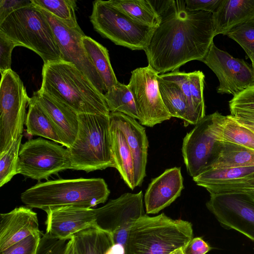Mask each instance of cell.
Wrapping results in <instances>:
<instances>
[{
	"mask_svg": "<svg viewBox=\"0 0 254 254\" xmlns=\"http://www.w3.org/2000/svg\"><path fill=\"white\" fill-rule=\"evenodd\" d=\"M150 1L161 21L144 50L148 65L159 74L201 61L216 36L213 13L189 10L185 0Z\"/></svg>",
	"mask_w": 254,
	"mask_h": 254,
	"instance_id": "cell-1",
	"label": "cell"
},
{
	"mask_svg": "<svg viewBox=\"0 0 254 254\" xmlns=\"http://www.w3.org/2000/svg\"><path fill=\"white\" fill-rule=\"evenodd\" d=\"M40 89L77 114L109 116L104 94L74 65L64 61L44 64Z\"/></svg>",
	"mask_w": 254,
	"mask_h": 254,
	"instance_id": "cell-2",
	"label": "cell"
},
{
	"mask_svg": "<svg viewBox=\"0 0 254 254\" xmlns=\"http://www.w3.org/2000/svg\"><path fill=\"white\" fill-rule=\"evenodd\" d=\"M110 193L102 178L58 179L39 182L20 195L31 208L46 211L64 206L92 208L105 202Z\"/></svg>",
	"mask_w": 254,
	"mask_h": 254,
	"instance_id": "cell-3",
	"label": "cell"
},
{
	"mask_svg": "<svg viewBox=\"0 0 254 254\" xmlns=\"http://www.w3.org/2000/svg\"><path fill=\"white\" fill-rule=\"evenodd\" d=\"M192 238L190 222L173 219L162 213L144 214L132 226L128 238L127 254H170L182 249Z\"/></svg>",
	"mask_w": 254,
	"mask_h": 254,
	"instance_id": "cell-4",
	"label": "cell"
},
{
	"mask_svg": "<svg viewBox=\"0 0 254 254\" xmlns=\"http://www.w3.org/2000/svg\"><path fill=\"white\" fill-rule=\"evenodd\" d=\"M78 129L73 145L68 148L71 169L89 173L114 167L110 135V117L77 114Z\"/></svg>",
	"mask_w": 254,
	"mask_h": 254,
	"instance_id": "cell-5",
	"label": "cell"
},
{
	"mask_svg": "<svg viewBox=\"0 0 254 254\" xmlns=\"http://www.w3.org/2000/svg\"><path fill=\"white\" fill-rule=\"evenodd\" d=\"M0 32L20 46L37 54L44 64L62 61L48 21L42 11L32 3L10 14L0 23Z\"/></svg>",
	"mask_w": 254,
	"mask_h": 254,
	"instance_id": "cell-6",
	"label": "cell"
},
{
	"mask_svg": "<svg viewBox=\"0 0 254 254\" xmlns=\"http://www.w3.org/2000/svg\"><path fill=\"white\" fill-rule=\"evenodd\" d=\"M90 20L102 37L131 50H144L156 29L135 21L108 1L101 0L93 1Z\"/></svg>",
	"mask_w": 254,
	"mask_h": 254,
	"instance_id": "cell-7",
	"label": "cell"
},
{
	"mask_svg": "<svg viewBox=\"0 0 254 254\" xmlns=\"http://www.w3.org/2000/svg\"><path fill=\"white\" fill-rule=\"evenodd\" d=\"M30 98L20 77L12 69L1 74L0 153L22 135Z\"/></svg>",
	"mask_w": 254,
	"mask_h": 254,
	"instance_id": "cell-8",
	"label": "cell"
},
{
	"mask_svg": "<svg viewBox=\"0 0 254 254\" xmlns=\"http://www.w3.org/2000/svg\"><path fill=\"white\" fill-rule=\"evenodd\" d=\"M67 169H71V161L68 148L63 145L41 137L21 145L17 174L40 181Z\"/></svg>",
	"mask_w": 254,
	"mask_h": 254,
	"instance_id": "cell-9",
	"label": "cell"
},
{
	"mask_svg": "<svg viewBox=\"0 0 254 254\" xmlns=\"http://www.w3.org/2000/svg\"><path fill=\"white\" fill-rule=\"evenodd\" d=\"M221 143L217 135L215 113L206 115L186 134L182 152L190 176L195 177L212 166L218 157Z\"/></svg>",
	"mask_w": 254,
	"mask_h": 254,
	"instance_id": "cell-10",
	"label": "cell"
},
{
	"mask_svg": "<svg viewBox=\"0 0 254 254\" xmlns=\"http://www.w3.org/2000/svg\"><path fill=\"white\" fill-rule=\"evenodd\" d=\"M157 72L149 65L131 72L128 87L139 116V123L153 127L171 118L163 102L159 89Z\"/></svg>",
	"mask_w": 254,
	"mask_h": 254,
	"instance_id": "cell-11",
	"label": "cell"
},
{
	"mask_svg": "<svg viewBox=\"0 0 254 254\" xmlns=\"http://www.w3.org/2000/svg\"><path fill=\"white\" fill-rule=\"evenodd\" d=\"M206 205L222 227L254 242V192L210 194Z\"/></svg>",
	"mask_w": 254,
	"mask_h": 254,
	"instance_id": "cell-12",
	"label": "cell"
},
{
	"mask_svg": "<svg viewBox=\"0 0 254 254\" xmlns=\"http://www.w3.org/2000/svg\"><path fill=\"white\" fill-rule=\"evenodd\" d=\"M40 9L53 30L62 60L74 65L100 92L104 94L106 90L104 83L84 48L82 38L85 35L81 29L70 28L48 12Z\"/></svg>",
	"mask_w": 254,
	"mask_h": 254,
	"instance_id": "cell-13",
	"label": "cell"
},
{
	"mask_svg": "<svg viewBox=\"0 0 254 254\" xmlns=\"http://www.w3.org/2000/svg\"><path fill=\"white\" fill-rule=\"evenodd\" d=\"M201 62L216 74L219 81L217 92L233 96L254 85V72L243 60L235 58L217 48L214 42Z\"/></svg>",
	"mask_w": 254,
	"mask_h": 254,
	"instance_id": "cell-14",
	"label": "cell"
},
{
	"mask_svg": "<svg viewBox=\"0 0 254 254\" xmlns=\"http://www.w3.org/2000/svg\"><path fill=\"white\" fill-rule=\"evenodd\" d=\"M192 179L210 194L254 192V166L210 169Z\"/></svg>",
	"mask_w": 254,
	"mask_h": 254,
	"instance_id": "cell-15",
	"label": "cell"
},
{
	"mask_svg": "<svg viewBox=\"0 0 254 254\" xmlns=\"http://www.w3.org/2000/svg\"><path fill=\"white\" fill-rule=\"evenodd\" d=\"M46 233L54 238L70 239L75 234L96 226L95 209L64 206L45 211Z\"/></svg>",
	"mask_w": 254,
	"mask_h": 254,
	"instance_id": "cell-16",
	"label": "cell"
},
{
	"mask_svg": "<svg viewBox=\"0 0 254 254\" xmlns=\"http://www.w3.org/2000/svg\"><path fill=\"white\" fill-rule=\"evenodd\" d=\"M95 211L96 226L108 233L128 222H136L145 214L142 191L123 193Z\"/></svg>",
	"mask_w": 254,
	"mask_h": 254,
	"instance_id": "cell-17",
	"label": "cell"
},
{
	"mask_svg": "<svg viewBox=\"0 0 254 254\" xmlns=\"http://www.w3.org/2000/svg\"><path fill=\"white\" fill-rule=\"evenodd\" d=\"M110 120L124 134L131 153L135 187L140 186L146 176L148 141L145 129L139 123L121 113L110 112Z\"/></svg>",
	"mask_w": 254,
	"mask_h": 254,
	"instance_id": "cell-18",
	"label": "cell"
},
{
	"mask_svg": "<svg viewBox=\"0 0 254 254\" xmlns=\"http://www.w3.org/2000/svg\"><path fill=\"white\" fill-rule=\"evenodd\" d=\"M183 189L181 168L166 169L148 185L144 195L146 213L156 214L169 206L180 196Z\"/></svg>",
	"mask_w": 254,
	"mask_h": 254,
	"instance_id": "cell-19",
	"label": "cell"
},
{
	"mask_svg": "<svg viewBox=\"0 0 254 254\" xmlns=\"http://www.w3.org/2000/svg\"><path fill=\"white\" fill-rule=\"evenodd\" d=\"M41 233L37 213L27 206L0 214V252L34 234Z\"/></svg>",
	"mask_w": 254,
	"mask_h": 254,
	"instance_id": "cell-20",
	"label": "cell"
},
{
	"mask_svg": "<svg viewBox=\"0 0 254 254\" xmlns=\"http://www.w3.org/2000/svg\"><path fill=\"white\" fill-rule=\"evenodd\" d=\"M33 97L51 120L62 141V145L69 148L77 134V114L48 94L40 89L34 92Z\"/></svg>",
	"mask_w": 254,
	"mask_h": 254,
	"instance_id": "cell-21",
	"label": "cell"
},
{
	"mask_svg": "<svg viewBox=\"0 0 254 254\" xmlns=\"http://www.w3.org/2000/svg\"><path fill=\"white\" fill-rule=\"evenodd\" d=\"M213 15L216 36L226 35L235 27L254 21V0H222Z\"/></svg>",
	"mask_w": 254,
	"mask_h": 254,
	"instance_id": "cell-22",
	"label": "cell"
},
{
	"mask_svg": "<svg viewBox=\"0 0 254 254\" xmlns=\"http://www.w3.org/2000/svg\"><path fill=\"white\" fill-rule=\"evenodd\" d=\"M72 237L77 254H121L111 234L97 226L82 230Z\"/></svg>",
	"mask_w": 254,
	"mask_h": 254,
	"instance_id": "cell-23",
	"label": "cell"
},
{
	"mask_svg": "<svg viewBox=\"0 0 254 254\" xmlns=\"http://www.w3.org/2000/svg\"><path fill=\"white\" fill-rule=\"evenodd\" d=\"M110 135L115 168L118 171L126 184L133 190L136 187L132 156L124 134L111 120Z\"/></svg>",
	"mask_w": 254,
	"mask_h": 254,
	"instance_id": "cell-24",
	"label": "cell"
},
{
	"mask_svg": "<svg viewBox=\"0 0 254 254\" xmlns=\"http://www.w3.org/2000/svg\"><path fill=\"white\" fill-rule=\"evenodd\" d=\"M158 83L163 102L171 117L182 119L185 127L195 125L198 122L179 87L161 79L159 75Z\"/></svg>",
	"mask_w": 254,
	"mask_h": 254,
	"instance_id": "cell-25",
	"label": "cell"
},
{
	"mask_svg": "<svg viewBox=\"0 0 254 254\" xmlns=\"http://www.w3.org/2000/svg\"><path fill=\"white\" fill-rule=\"evenodd\" d=\"M216 132L220 141L236 144L254 150V132L240 125L231 115L216 112Z\"/></svg>",
	"mask_w": 254,
	"mask_h": 254,
	"instance_id": "cell-26",
	"label": "cell"
},
{
	"mask_svg": "<svg viewBox=\"0 0 254 254\" xmlns=\"http://www.w3.org/2000/svg\"><path fill=\"white\" fill-rule=\"evenodd\" d=\"M25 125L28 134L43 137L62 144L51 120L33 97L30 98Z\"/></svg>",
	"mask_w": 254,
	"mask_h": 254,
	"instance_id": "cell-27",
	"label": "cell"
},
{
	"mask_svg": "<svg viewBox=\"0 0 254 254\" xmlns=\"http://www.w3.org/2000/svg\"><path fill=\"white\" fill-rule=\"evenodd\" d=\"M82 43L107 91L118 82L111 64L108 51L101 44L86 35L82 38Z\"/></svg>",
	"mask_w": 254,
	"mask_h": 254,
	"instance_id": "cell-28",
	"label": "cell"
},
{
	"mask_svg": "<svg viewBox=\"0 0 254 254\" xmlns=\"http://www.w3.org/2000/svg\"><path fill=\"white\" fill-rule=\"evenodd\" d=\"M108 3L135 21L157 28L160 17L150 0H110Z\"/></svg>",
	"mask_w": 254,
	"mask_h": 254,
	"instance_id": "cell-29",
	"label": "cell"
},
{
	"mask_svg": "<svg viewBox=\"0 0 254 254\" xmlns=\"http://www.w3.org/2000/svg\"><path fill=\"white\" fill-rule=\"evenodd\" d=\"M250 166H254V150L221 141L218 157L209 169Z\"/></svg>",
	"mask_w": 254,
	"mask_h": 254,
	"instance_id": "cell-30",
	"label": "cell"
},
{
	"mask_svg": "<svg viewBox=\"0 0 254 254\" xmlns=\"http://www.w3.org/2000/svg\"><path fill=\"white\" fill-rule=\"evenodd\" d=\"M110 112H119L134 119L139 120L134 98L127 85L118 82L104 94Z\"/></svg>",
	"mask_w": 254,
	"mask_h": 254,
	"instance_id": "cell-31",
	"label": "cell"
},
{
	"mask_svg": "<svg viewBox=\"0 0 254 254\" xmlns=\"http://www.w3.org/2000/svg\"><path fill=\"white\" fill-rule=\"evenodd\" d=\"M37 7L48 12L67 26L72 28L80 27L76 20L74 0H31Z\"/></svg>",
	"mask_w": 254,
	"mask_h": 254,
	"instance_id": "cell-32",
	"label": "cell"
},
{
	"mask_svg": "<svg viewBox=\"0 0 254 254\" xmlns=\"http://www.w3.org/2000/svg\"><path fill=\"white\" fill-rule=\"evenodd\" d=\"M22 135L7 150L0 153V187L9 182L17 174L18 154Z\"/></svg>",
	"mask_w": 254,
	"mask_h": 254,
	"instance_id": "cell-33",
	"label": "cell"
},
{
	"mask_svg": "<svg viewBox=\"0 0 254 254\" xmlns=\"http://www.w3.org/2000/svg\"><path fill=\"white\" fill-rule=\"evenodd\" d=\"M232 116L238 118L254 117V85L250 86L229 101Z\"/></svg>",
	"mask_w": 254,
	"mask_h": 254,
	"instance_id": "cell-34",
	"label": "cell"
},
{
	"mask_svg": "<svg viewBox=\"0 0 254 254\" xmlns=\"http://www.w3.org/2000/svg\"><path fill=\"white\" fill-rule=\"evenodd\" d=\"M190 89L193 109L198 122L205 115L203 97L204 75L200 70L189 72Z\"/></svg>",
	"mask_w": 254,
	"mask_h": 254,
	"instance_id": "cell-35",
	"label": "cell"
},
{
	"mask_svg": "<svg viewBox=\"0 0 254 254\" xmlns=\"http://www.w3.org/2000/svg\"><path fill=\"white\" fill-rule=\"evenodd\" d=\"M226 35L238 43L249 58L254 55V21L235 27Z\"/></svg>",
	"mask_w": 254,
	"mask_h": 254,
	"instance_id": "cell-36",
	"label": "cell"
},
{
	"mask_svg": "<svg viewBox=\"0 0 254 254\" xmlns=\"http://www.w3.org/2000/svg\"><path fill=\"white\" fill-rule=\"evenodd\" d=\"M68 241L52 237L45 233L41 236L35 254H64Z\"/></svg>",
	"mask_w": 254,
	"mask_h": 254,
	"instance_id": "cell-37",
	"label": "cell"
},
{
	"mask_svg": "<svg viewBox=\"0 0 254 254\" xmlns=\"http://www.w3.org/2000/svg\"><path fill=\"white\" fill-rule=\"evenodd\" d=\"M159 77L164 80L174 83L179 87L185 95L191 110L198 122L193 109L190 89L188 73L177 70L171 72L161 74L159 75Z\"/></svg>",
	"mask_w": 254,
	"mask_h": 254,
	"instance_id": "cell-38",
	"label": "cell"
},
{
	"mask_svg": "<svg viewBox=\"0 0 254 254\" xmlns=\"http://www.w3.org/2000/svg\"><path fill=\"white\" fill-rule=\"evenodd\" d=\"M42 234L30 235L0 252V254H35Z\"/></svg>",
	"mask_w": 254,
	"mask_h": 254,
	"instance_id": "cell-39",
	"label": "cell"
},
{
	"mask_svg": "<svg viewBox=\"0 0 254 254\" xmlns=\"http://www.w3.org/2000/svg\"><path fill=\"white\" fill-rule=\"evenodd\" d=\"M19 44L0 32V71L1 74L11 69V54Z\"/></svg>",
	"mask_w": 254,
	"mask_h": 254,
	"instance_id": "cell-40",
	"label": "cell"
},
{
	"mask_svg": "<svg viewBox=\"0 0 254 254\" xmlns=\"http://www.w3.org/2000/svg\"><path fill=\"white\" fill-rule=\"evenodd\" d=\"M222 0H185L186 8L190 11L215 13Z\"/></svg>",
	"mask_w": 254,
	"mask_h": 254,
	"instance_id": "cell-41",
	"label": "cell"
},
{
	"mask_svg": "<svg viewBox=\"0 0 254 254\" xmlns=\"http://www.w3.org/2000/svg\"><path fill=\"white\" fill-rule=\"evenodd\" d=\"M212 248L201 237L192 238L182 249L183 254H206Z\"/></svg>",
	"mask_w": 254,
	"mask_h": 254,
	"instance_id": "cell-42",
	"label": "cell"
},
{
	"mask_svg": "<svg viewBox=\"0 0 254 254\" xmlns=\"http://www.w3.org/2000/svg\"><path fill=\"white\" fill-rule=\"evenodd\" d=\"M32 3L31 0H0V23L14 11Z\"/></svg>",
	"mask_w": 254,
	"mask_h": 254,
	"instance_id": "cell-43",
	"label": "cell"
},
{
	"mask_svg": "<svg viewBox=\"0 0 254 254\" xmlns=\"http://www.w3.org/2000/svg\"><path fill=\"white\" fill-rule=\"evenodd\" d=\"M231 116L240 125L254 132V117L245 118H237L231 115Z\"/></svg>",
	"mask_w": 254,
	"mask_h": 254,
	"instance_id": "cell-44",
	"label": "cell"
},
{
	"mask_svg": "<svg viewBox=\"0 0 254 254\" xmlns=\"http://www.w3.org/2000/svg\"><path fill=\"white\" fill-rule=\"evenodd\" d=\"M64 254H77L73 238L69 240Z\"/></svg>",
	"mask_w": 254,
	"mask_h": 254,
	"instance_id": "cell-45",
	"label": "cell"
},
{
	"mask_svg": "<svg viewBox=\"0 0 254 254\" xmlns=\"http://www.w3.org/2000/svg\"><path fill=\"white\" fill-rule=\"evenodd\" d=\"M170 254H183V253L182 251V249H180L174 251L173 252L171 253Z\"/></svg>",
	"mask_w": 254,
	"mask_h": 254,
	"instance_id": "cell-46",
	"label": "cell"
},
{
	"mask_svg": "<svg viewBox=\"0 0 254 254\" xmlns=\"http://www.w3.org/2000/svg\"><path fill=\"white\" fill-rule=\"evenodd\" d=\"M250 59L251 60L252 63V68L254 72V55H253Z\"/></svg>",
	"mask_w": 254,
	"mask_h": 254,
	"instance_id": "cell-47",
	"label": "cell"
}]
</instances>
